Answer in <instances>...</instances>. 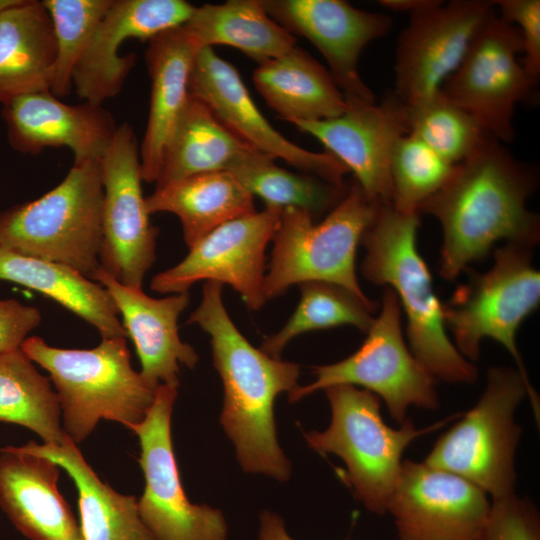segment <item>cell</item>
I'll return each mask as SVG.
<instances>
[{
	"label": "cell",
	"instance_id": "obj_1",
	"mask_svg": "<svg viewBox=\"0 0 540 540\" xmlns=\"http://www.w3.org/2000/svg\"><path fill=\"white\" fill-rule=\"evenodd\" d=\"M537 182L536 171L492 136L456 164L446 183L417 209L441 225L443 279L454 280L500 240L536 246L540 220L527 200Z\"/></svg>",
	"mask_w": 540,
	"mask_h": 540
},
{
	"label": "cell",
	"instance_id": "obj_2",
	"mask_svg": "<svg viewBox=\"0 0 540 540\" xmlns=\"http://www.w3.org/2000/svg\"><path fill=\"white\" fill-rule=\"evenodd\" d=\"M222 288L206 281L201 303L187 323L197 324L210 336L213 363L224 389L220 422L242 469L286 481L291 465L277 441L274 401L298 386L300 369L250 344L228 315Z\"/></svg>",
	"mask_w": 540,
	"mask_h": 540
},
{
	"label": "cell",
	"instance_id": "obj_3",
	"mask_svg": "<svg viewBox=\"0 0 540 540\" xmlns=\"http://www.w3.org/2000/svg\"><path fill=\"white\" fill-rule=\"evenodd\" d=\"M420 215L380 204L361 242L366 255L363 276L389 287L407 319L409 349L435 380L471 384L477 368L449 339L430 271L417 249Z\"/></svg>",
	"mask_w": 540,
	"mask_h": 540
},
{
	"label": "cell",
	"instance_id": "obj_4",
	"mask_svg": "<svg viewBox=\"0 0 540 540\" xmlns=\"http://www.w3.org/2000/svg\"><path fill=\"white\" fill-rule=\"evenodd\" d=\"M127 338H104L90 349H66L29 336L21 349L49 373L57 394L63 429L75 443L84 441L100 420L129 428L139 423L155 391L133 369Z\"/></svg>",
	"mask_w": 540,
	"mask_h": 540
},
{
	"label": "cell",
	"instance_id": "obj_5",
	"mask_svg": "<svg viewBox=\"0 0 540 540\" xmlns=\"http://www.w3.org/2000/svg\"><path fill=\"white\" fill-rule=\"evenodd\" d=\"M100 160L74 162L41 197L0 212V245L93 280L102 243Z\"/></svg>",
	"mask_w": 540,
	"mask_h": 540
},
{
	"label": "cell",
	"instance_id": "obj_6",
	"mask_svg": "<svg viewBox=\"0 0 540 540\" xmlns=\"http://www.w3.org/2000/svg\"><path fill=\"white\" fill-rule=\"evenodd\" d=\"M380 204L368 198L355 182L318 224L306 210L284 208L272 237L271 261L263 282L266 300L285 293L292 285L323 281L342 286L364 301H373L357 281L355 256Z\"/></svg>",
	"mask_w": 540,
	"mask_h": 540
},
{
	"label": "cell",
	"instance_id": "obj_7",
	"mask_svg": "<svg viewBox=\"0 0 540 540\" xmlns=\"http://www.w3.org/2000/svg\"><path fill=\"white\" fill-rule=\"evenodd\" d=\"M526 395L539 422V397L530 381L517 369L491 367L477 403L438 439L424 462L467 479L492 499L514 493L521 435L515 412Z\"/></svg>",
	"mask_w": 540,
	"mask_h": 540
},
{
	"label": "cell",
	"instance_id": "obj_8",
	"mask_svg": "<svg viewBox=\"0 0 540 540\" xmlns=\"http://www.w3.org/2000/svg\"><path fill=\"white\" fill-rule=\"evenodd\" d=\"M331 422L322 431L304 433L310 448L339 456L346 465L345 480L371 512L385 514L401 470L404 450L416 438L444 425V421L417 429L407 419L401 427L388 426L380 413V398L348 384L324 389Z\"/></svg>",
	"mask_w": 540,
	"mask_h": 540
},
{
	"label": "cell",
	"instance_id": "obj_9",
	"mask_svg": "<svg viewBox=\"0 0 540 540\" xmlns=\"http://www.w3.org/2000/svg\"><path fill=\"white\" fill-rule=\"evenodd\" d=\"M532 247L506 243L494 250V262L485 273H472L452 297L442 303L445 327L467 360H478L480 344L489 337L514 358L528 379L516 334L523 320L540 303V273L532 266Z\"/></svg>",
	"mask_w": 540,
	"mask_h": 540
},
{
	"label": "cell",
	"instance_id": "obj_10",
	"mask_svg": "<svg viewBox=\"0 0 540 540\" xmlns=\"http://www.w3.org/2000/svg\"><path fill=\"white\" fill-rule=\"evenodd\" d=\"M367 337L352 355L328 365L315 366V380L297 386L289 400L299 399L340 384L361 386L381 398L390 416L403 424L411 406L433 410L439 400L436 380L407 347L401 327V308L395 293L384 287L381 309Z\"/></svg>",
	"mask_w": 540,
	"mask_h": 540
},
{
	"label": "cell",
	"instance_id": "obj_11",
	"mask_svg": "<svg viewBox=\"0 0 540 540\" xmlns=\"http://www.w3.org/2000/svg\"><path fill=\"white\" fill-rule=\"evenodd\" d=\"M177 394V387L159 385L145 417L128 428L138 437L145 478L140 517L155 540H226L223 513L193 504L184 491L171 436Z\"/></svg>",
	"mask_w": 540,
	"mask_h": 540
},
{
	"label": "cell",
	"instance_id": "obj_12",
	"mask_svg": "<svg viewBox=\"0 0 540 540\" xmlns=\"http://www.w3.org/2000/svg\"><path fill=\"white\" fill-rule=\"evenodd\" d=\"M522 51L517 27L495 12L479 28L460 64L440 88L501 143L514 140L515 108L537 84L518 60Z\"/></svg>",
	"mask_w": 540,
	"mask_h": 540
},
{
	"label": "cell",
	"instance_id": "obj_13",
	"mask_svg": "<svg viewBox=\"0 0 540 540\" xmlns=\"http://www.w3.org/2000/svg\"><path fill=\"white\" fill-rule=\"evenodd\" d=\"M103 184L100 268L120 283L142 288L156 258L158 228L142 192L139 144L122 123L100 159Z\"/></svg>",
	"mask_w": 540,
	"mask_h": 540
},
{
	"label": "cell",
	"instance_id": "obj_14",
	"mask_svg": "<svg viewBox=\"0 0 540 540\" xmlns=\"http://www.w3.org/2000/svg\"><path fill=\"white\" fill-rule=\"evenodd\" d=\"M495 8L487 0H431L410 13L397 41L393 94L406 105L436 94Z\"/></svg>",
	"mask_w": 540,
	"mask_h": 540
},
{
	"label": "cell",
	"instance_id": "obj_15",
	"mask_svg": "<svg viewBox=\"0 0 540 540\" xmlns=\"http://www.w3.org/2000/svg\"><path fill=\"white\" fill-rule=\"evenodd\" d=\"M282 210L266 206L215 228L189 248L182 261L156 274L151 289L178 294L189 292L198 281H214L232 286L250 310H259L267 301L263 292L265 249Z\"/></svg>",
	"mask_w": 540,
	"mask_h": 540
},
{
	"label": "cell",
	"instance_id": "obj_16",
	"mask_svg": "<svg viewBox=\"0 0 540 540\" xmlns=\"http://www.w3.org/2000/svg\"><path fill=\"white\" fill-rule=\"evenodd\" d=\"M490 508L487 493L467 479L404 460L387 512L399 540H481Z\"/></svg>",
	"mask_w": 540,
	"mask_h": 540
},
{
	"label": "cell",
	"instance_id": "obj_17",
	"mask_svg": "<svg viewBox=\"0 0 540 540\" xmlns=\"http://www.w3.org/2000/svg\"><path fill=\"white\" fill-rule=\"evenodd\" d=\"M189 93L253 148L281 158L329 184L344 187L348 169L330 153L306 150L280 134L255 105L236 68L218 56L213 48L204 47L197 51Z\"/></svg>",
	"mask_w": 540,
	"mask_h": 540
},
{
	"label": "cell",
	"instance_id": "obj_18",
	"mask_svg": "<svg viewBox=\"0 0 540 540\" xmlns=\"http://www.w3.org/2000/svg\"><path fill=\"white\" fill-rule=\"evenodd\" d=\"M346 109L334 118L294 121L337 158L371 200L392 202L390 159L397 140L407 134L405 105L393 93L379 105L345 95Z\"/></svg>",
	"mask_w": 540,
	"mask_h": 540
},
{
	"label": "cell",
	"instance_id": "obj_19",
	"mask_svg": "<svg viewBox=\"0 0 540 540\" xmlns=\"http://www.w3.org/2000/svg\"><path fill=\"white\" fill-rule=\"evenodd\" d=\"M266 13L293 36L309 40L322 54L344 95L375 102L358 61L364 48L391 30L385 14L358 9L344 0H260Z\"/></svg>",
	"mask_w": 540,
	"mask_h": 540
},
{
	"label": "cell",
	"instance_id": "obj_20",
	"mask_svg": "<svg viewBox=\"0 0 540 540\" xmlns=\"http://www.w3.org/2000/svg\"><path fill=\"white\" fill-rule=\"evenodd\" d=\"M196 6L184 0H113L75 67L72 84L79 98L95 104L119 94L133 68V53L120 56L127 39L151 40L184 25Z\"/></svg>",
	"mask_w": 540,
	"mask_h": 540
},
{
	"label": "cell",
	"instance_id": "obj_21",
	"mask_svg": "<svg viewBox=\"0 0 540 540\" xmlns=\"http://www.w3.org/2000/svg\"><path fill=\"white\" fill-rule=\"evenodd\" d=\"M11 148L37 155L46 148L67 147L74 162L100 160L118 125L102 104H66L50 91L17 97L2 105Z\"/></svg>",
	"mask_w": 540,
	"mask_h": 540
},
{
	"label": "cell",
	"instance_id": "obj_22",
	"mask_svg": "<svg viewBox=\"0 0 540 540\" xmlns=\"http://www.w3.org/2000/svg\"><path fill=\"white\" fill-rule=\"evenodd\" d=\"M93 281L110 295L128 338L134 342L141 364L140 374L156 389L165 384L179 385V367L194 368L198 362L195 349L181 340L178 318L190 301L189 292L153 298L142 288L126 286L100 267Z\"/></svg>",
	"mask_w": 540,
	"mask_h": 540
},
{
	"label": "cell",
	"instance_id": "obj_23",
	"mask_svg": "<svg viewBox=\"0 0 540 540\" xmlns=\"http://www.w3.org/2000/svg\"><path fill=\"white\" fill-rule=\"evenodd\" d=\"M60 469L16 446L0 448V508L29 540H82L79 522L58 490Z\"/></svg>",
	"mask_w": 540,
	"mask_h": 540
},
{
	"label": "cell",
	"instance_id": "obj_24",
	"mask_svg": "<svg viewBox=\"0 0 540 540\" xmlns=\"http://www.w3.org/2000/svg\"><path fill=\"white\" fill-rule=\"evenodd\" d=\"M148 42L145 60L151 95L139 155L143 181L156 183L166 146L190 96L189 79L198 49L183 25L166 30Z\"/></svg>",
	"mask_w": 540,
	"mask_h": 540
},
{
	"label": "cell",
	"instance_id": "obj_25",
	"mask_svg": "<svg viewBox=\"0 0 540 540\" xmlns=\"http://www.w3.org/2000/svg\"><path fill=\"white\" fill-rule=\"evenodd\" d=\"M20 451L46 457L72 479L78 493L82 540H155L138 510V499L102 481L67 436L61 445L29 441Z\"/></svg>",
	"mask_w": 540,
	"mask_h": 540
},
{
	"label": "cell",
	"instance_id": "obj_26",
	"mask_svg": "<svg viewBox=\"0 0 540 540\" xmlns=\"http://www.w3.org/2000/svg\"><path fill=\"white\" fill-rule=\"evenodd\" d=\"M55 63L53 26L42 1L24 0L0 16V104L50 91Z\"/></svg>",
	"mask_w": 540,
	"mask_h": 540
},
{
	"label": "cell",
	"instance_id": "obj_27",
	"mask_svg": "<svg viewBox=\"0 0 540 540\" xmlns=\"http://www.w3.org/2000/svg\"><path fill=\"white\" fill-rule=\"evenodd\" d=\"M253 82L267 105L290 123L331 119L346 109L345 95L330 72L297 45L259 63Z\"/></svg>",
	"mask_w": 540,
	"mask_h": 540
},
{
	"label": "cell",
	"instance_id": "obj_28",
	"mask_svg": "<svg viewBox=\"0 0 540 540\" xmlns=\"http://www.w3.org/2000/svg\"><path fill=\"white\" fill-rule=\"evenodd\" d=\"M145 201L149 215L167 212L179 218L188 248L220 225L256 212L254 196L227 170L156 187Z\"/></svg>",
	"mask_w": 540,
	"mask_h": 540
},
{
	"label": "cell",
	"instance_id": "obj_29",
	"mask_svg": "<svg viewBox=\"0 0 540 540\" xmlns=\"http://www.w3.org/2000/svg\"><path fill=\"white\" fill-rule=\"evenodd\" d=\"M0 280L35 290L95 327L101 338H128L107 290L78 272L0 245Z\"/></svg>",
	"mask_w": 540,
	"mask_h": 540
},
{
	"label": "cell",
	"instance_id": "obj_30",
	"mask_svg": "<svg viewBox=\"0 0 540 540\" xmlns=\"http://www.w3.org/2000/svg\"><path fill=\"white\" fill-rule=\"evenodd\" d=\"M183 28L198 50L227 45L258 64L296 45L295 36L266 13L260 0H228L195 7Z\"/></svg>",
	"mask_w": 540,
	"mask_h": 540
},
{
	"label": "cell",
	"instance_id": "obj_31",
	"mask_svg": "<svg viewBox=\"0 0 540 540\" xmlns=\"http://www.w3.org/2000/svg\"><path fill=\"white\" fill-rule=\"evenodd\" d=\"M249 148L253 147L190 95L166 146L156 187L196 174L226 170Z\"/></svg>",
	"mask_w": 540,
	"mask_h": 540
},
{
	"label": "cell",
	"instance_id": "obj_32",
	"mask_svg": "<svg viewBox=\"0 0 540 540\" xmlns=\"http://www.w3.org/2000/svg\"><path fill=\"white\" fill-rule=\"evenodd\" d=\"M0 423L23 426L45 444L61 445L67 438L50 379L21 347L0 353Z\"/></svg>",
	"mask_w": 540,
	"mask_h": 540
},
{
	"label": "cell",
	"instance_id": "obj_33",
	"mask_svg": "<svg viewBox=\"0 0 540 540\" xmlns=\"http://www.w3.org/2000/svg\"><path fill=\"white\" fill-rule=\"evenodd\" d=\"M274 157L249 148L226 169L253 196L266 206L295 207L313 215L335 207L344 187L334 186L306 173H293L274 162Z\"/></svg>",
	"mask_w": 540,
	"mask_h": 540
},
{
	"label": "cell",
	"instance_id": "obj_34",
	"mask_svg": "<svg viewBox=\"0 0 540 540\" xmlns=\"http://www.w3.org/2000/svg\"><path fill=\"white\" fill-rule=\"evenodd\" d=\"M299 304L283 328L266 336L261 350L279 358L285 346L308 331L351 325L367 333L378 308L374 301H364L346 288L334 283L308 281L299 284Z\"/></svg>",
	"mask_w": 540,
	"mask_h": 540
},
{
	"label": "cell",
	"instance_id": "obj_35",
	"mask_svg": "<svg viewBox=\"0 0 540 540\" xmlns=\"http://www.w3.org/2000/svg\"><path fill=\"white\" fill-rule=\"evenodd\" d=\"M404 105L407 134L452 164L468 158L491 137L472 115L440 90L419 103Z\"/></svg>",
	"mask_w": 540,
	"mask_h": 540
},
{
	"label": "cell",
	"instance_id": "obj_36",
	"mask_svg": "<svg viewBox=\"0 0 540 540\" xmlns=\"http://www.w3.org/2000/svg\"><path fill=\"white\" fill-rule=\"evenodd\" d=\"M112 1H42L50 16L56 41V63L50 92L57 98L70 94L75 67Z\"/></svg>",
	"mask_w": 540,
	"mask_h": 540
},
{
	"label": "cell",
	"instance_id": "obj_37",
	"mask_svg": "<svg viewBox=\"0 0 540 540\" xmlns=\"http://www.w3.org/2000/svg\"><path fill=\"white\" fill-rule=\"evenodd\" d=\"M455 166L416 137L401 136L390 159L391 204L402 212H417L420 204L446 183Z\"/></svg>",
	"mask_w": 540,
	"mask_h": 540
},
{
	"label": "cell",
	"instance_id": "obj_38",
	"mask_svg": "<svg viewBox=\"0 0 540 540\" xmlns=\"http://www.w3.org/2000/svg\"><path fill=\"white\" fill-rule=\"evenodd\" d=\"M481 540H540V518L533 503L515 493L492 499Z\"/></svg>",
	"mask_w": 540,
	"mask_h": 540
},
{
	"label": "cell",
	"instance_id": "obj_39",
	"mask_svg": "<svg viewBox=\"0 0 540 540\" xmlns=\"http://www.w3.org/2000/svg\"><path fill=\"white\" fill-rule=\"evenodd\" d=\"M498 15L515 25L523 45L521 63L529 76L537 83L540 76V1L496 0Z\"/></svg>",
	"mask_w": 540,
	"mask_h": 540
},
{
	"label": "cell",
	"instance_id": "obj_40",
	"mask_svg": "<svg viewBox=\"0 0 540 540\" xmlns=\"http://www.w3.org/2000/svg\"><path fill=\"white\" fill-rule=\"evenodd\" d=\"M41 320L37 307L16 299H0V353L21 347Z\"/></svg>",
	"mask_w": 540,
	"mask_h": 540
},
{
	"label": "cell",
	"instance_id": "obj_41",
	"mask_svg": "<svg viewBox=\"0 0 540 540\" xmlns=\"http://www.w3.org/2000/svg\"><path fill=\"white\" fill-rule=\"evenodd\" d=\"M258 540H294L287 533L283 520L275 513L264 511L260 517Z\"/></svg>",
	"mask_w": 540,
	"mask_h": 540
},
{
	"label": "cell",
	"instance_id": "obj_42",
	"mask_svg": "<svg viewBox=\"0 0 540 540\" xmlns=\"http://www.w3.org/2000/svg\"><path fill=\"white\" fill-rule=\"evenodd\" d=\"M431 0H382L381 5L385 8L395 11H406L412 13L427 4Z\"/></svg>",
	"mask_w": 540,
	"mask_h": 540
},
{
	"label": "cell",
	"instance_id": "obj_43",
	"mask_svg": "<svg viewBox=\"0 0 540 540\" xmlns=\"http://www.w3.org/2000/svg\"><path fill=\"white\" fill-rule=\"evenodd\" d=\"M24 0H0V16L7 10L18 6Z\"/></svg>",
	"mask_w": 540,
	"mask_h": 540
}]
</instances>
